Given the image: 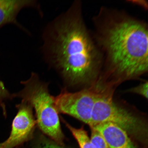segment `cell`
<instances>
[{"mask_svg": "<svg viewBox=\"0 0 148 148\" xmlns=\"http://www.w3.org/2000/svg\"><path fill=\"white\" fill-rule=\"evenodd\" d=\"M92 33L106 75L127 79L147 73L148 25L123 10L102 6L92 18Z\"/></svg>", "mask_w": 148, "mask_h": 148, "instance_id": "7a4b0ae2", "label": "cell"}, {"mask_svg": "<svg viewBox=\"0 0 148 148\" xmlns=\"http://www.w3.org/2000/svg\"><path fill=\"white\" fill-rule=\"evenodd\" d=\"M24 88L13 97H18L34 108L36 121L42 132L57 144L64 145V136L60 122L59 112L56 107L55 97L49 93L47 85L40 80L33 73L28 80L22 82Z\"/></svg>", "mask_w": 148, "mask_h": 148, "instance_id": "3957f363", "label": "cell"}, {"mask_svg": "<svg viewBox=\"0 0 148 148\" xmlns=\"http://www.w3.org/2000/svg\"><path fill=\"white\" fill-rule=\"evenodd\" d=\"M66 126L69 129L78 143L80 148H94L90 142L87 132L83 127L76 128L64 121Z\"/></svg>", "mask_w": 148, "mask_h": 148, "instance_id": "9c48e42d", "label": "cell"}, {"mask_svg": "<svg viewBox=\"0 0 148 148\" xmlns=\"http://www.w3.org/2000/svg\"><path fill=\"white\" fill-rule=\"evenodd\" d=\"M129 92L139 94L147 99L148 98V82L146 81L136 87L131 88Z\"/></svg>", "mask_w": 148, "mask_h": 148, "instance_id": "4fadbf2b", "label": "cell"}, {"mask_svg": "<svg viewBox=\"0 0 148 148\" xmlns=\"http://www.w3.org/2000/svg\"><path fill=\"white\" fill-rule=\"evenodd\" d=\"M104 123L114 124L129 136L143 144H147L148 128L145 121L116 104L112 93L103 90L98 92L90 126Z\"/></svg>", "mask_w": 148, "mask_h": 148, "instance_id": "277c9868", "label": "cell"}, {"mask_svg": "<svg viewBox=\"0 0 148 148\" xmlns=\"http://www.w3.org/2000/svg\"><path fill=\"white\" fill-rule=\"evenodd\" d=\"M99 92L91 88L75 92L62 90L55 98L56 107L58 112L71 116L90 125Z\"/></svg>", "mask_w": 148, "mask_h": 148, "instance_id": "5b68a950", "label": "cell"}, {"mask_svg": "<svg viewBox=\"0 0 148 148\" xmlns=\"http://www.w3.org/2000/svg\"><path fill=\"white\" fill-rule=\"evenodd\" d=\"M13 97L5 86L4 83L0 80V106L3 110L4 115H6V110L5 101Z\"/></svg>", "mask_w": 148, "mask_h": 148, "instance_id": "7c38bea8", "label": "cell"}, {"mask_svg": "<svg viewBox=\"0 0 148 148\" xmlns=\"http://www.w3.org/2000/svg\"><path fill=\"white\" fill-rule=\"evenodd\" d=\"M18 112L12 121L9 138L0 143V148H15L32 138L36 120L33 115L32 107L23 101L16 105Z\"/></svg>", "mask_w": 148, "mask_h": 148, "instance_id": "8992f818", "label": "cell"}, {"mask_svg": "<svg viewBox=\"0 0 148 148\" xmlns=\"http://www.w3.org/2000/svg\"><path fill=\"white\" fill-rule=\"evenodd\" d=\"M29 7L36 8L40 12V5L36 1L0 0V29L5 25L12 24L25 30L17 21V17L22 9Z\"/></svg>", "mask_w": 148, "mask_h": 148, "instance_id": "52a82bcc", "label": "cell"}, {"mask_svg": "<svg viewBox=\"0 0 148 148\" xmlns=\"http://www.w3.org/2000/svg\"><path fill=\"white\" fill-rule=\"evenodd\" d=\"M37 140L34 148H64L44 136H40Z\"/></svg>", "mask_w": 148, "mask_h": 148, "instance_id": "8fae6325", "label": "cell"}, {"mask_svg": "<svg viewBox=\"0 0 148 148\" xmlns=\"http://www.w3.org/2000/svg\"><path fill=\"white\" fill-rule=\"evenodd\" d=\"M77 0L46 25L41 48L44 60L66 82L75 85L95 79L103 68V57L83 18Z\"/></svg>", "mask_w": 148, "mask_h": 148, "instance_id": "6da1fadb", "label": "cell"}, {"mask_svg": "<svg viewBox=\"0 0 148 148\" xmlns=\"http://www.w3.org/2000/svg\"><path fill=\"white\" fill-rule=\"evenodd\" d=\"M90 127L100 133L110 148H136L127 133L114 124L102 123Z\"/></svg>", "mask_w": 148, "mask_h": 148, "instance_id": "ba28073f", "label": "cell"}, {"mask_svg": "<svg viewBox=\"0 0 148 148\" xmlns=\"http://www.w3.org/2000/svg\"><path fill=\"white\" fill-rule=\"evenodd\" d=\"M90 129L91 134L90 139L94 148H110L100 133L93 127H90Z\"/></svg>", "mask_w": 148, "mask_h": 148, "instance_id": "30bf717a", "label": "cell"}]
</instances>
